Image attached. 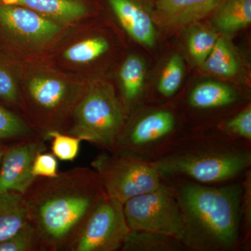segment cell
Masks as SVG:
<instances>
[{
  "mask_svg": "<svg viewBox=\"0 0 251 251\" xmlns=\"http://www.w3.org/2000/svg\"><path fill=\"white\" fill-rule=\"evenodd\" d=\"M0 3L27 8L56 23L74 22L88 13L80 0H0Z\"/></svg>",
  "mask_w": 251,
  "mask_h": 251,
  "instance_id": "cell-14",
  "label": "cell"
},
{
  "mask_svg": "<svg viewBox=\"0 0 251 251\" xmlns=\"http://www.w3.org/2000/svg\"><path fill=\"white\" fill-rule=\"evenodd\" d=\"M5 150H6V149H0V166H1V159H2L3 155H4Z\"/></svg>",
  "mask_w": 251,
  "mask_h": 251,
  "instance_id": "cell-30",
  "label": "cell"
},
{
  "mask_svg": "<svg viewBox=\"0 0 251 251\" xmlns=\"http://www.w3.org/2000/svg\"><path fill=\"white\" fill-rule=\"evenodd\" d=\"M58 173V162L52 153L44 151L36 155L31 168L34 177H55Z\"/></svg>",
  "mask_w": 251,
  "mask_h": 251,
  "instance_id": "cell-29",
  "label": "cell"
},
{
  "mask_svg": "<svg viewBox=\"0 0 251 251\" xmlns=\"http://www.w3.org/2000/svg\"><path fill=\"white\" fill-rule=\"evenodd\" d=\"M60 30L56 22L32 10L0 3V34L5 37L41 43L52 39Z\"/></svg>",
  "mask_w": 251,
  "mask_h": 251,
  "instance_id": "cell-10",
  "label": "cell"
},
{
  "mask_svg": "<svg viewBox=\"0 0 251 251\" xmlns=\"http://www.w3.org/2000/svg\"><path fill=\"white\" fill-rule=\"evenodd\" d=\"M130 231L123 204L105 196L90 213L68 251H120Z\"/></svg>",
  "mask_w": 251,
  "mask_h": 251,
  "instance_id": "cell-8",
  "label": "cell"
},
{
  "mask_svg": "<svg viewBox=\"0 0 251 251\" xmlns=\"http://www.w3.org/2000/svg\"><path fill=\"white\" fill-rule=\"evenodd\" d=\"M46 142L39 137L6 149L0 166V193H25L35 179L31 174L33 162L38 153L47 151Z\"/></svg>",
  "mask_w": 251,
  "mask_h": 251,
  "instance_id": "cell-9",
  "label": "cell"
},
{
  "mask_svg": "<svg viewBox=\"0 0 251 251\" xmlns=\"http://www.w3.org/2000/svg\"><path fill=\"white\" fill-rule=\"evenodd\" d=\"M19 97L14 73L6 62L0 58V100L16 104L19 102Z\"/></svg>",
  "mask_w": 251,
  "mask_h": 251,
  "instance_id": "cell-28",
  "label": "cell"
},
{
  "mask_svg": "<svg viewBox=\"0 0 251 251\" xmlns=\"http://www.w3.org/2000/svg\"><path fill=\"white\" fill-rule=\"evenodd\" d=\"M204 70L222 77H232L237 74L239 64L227 41L218 38L214 49L202 64Z\"/></svg>",
  "mask_w": 251,
  "mask_h": 251,
  "instance_id": "cell-20",
  "label": "cell"
},
{
  "mask_svg": "<svg viewBox=\"0 0 251 251\" xmlns=\"http://www.w3.org/2000/svg\"><path fill=\"white\" fill-rule=\"evenodd\" d=\"M123 209L130 230L167 234L181 240L182 215L173 188L165 181L156 190L130 198Z\"/></svg>",
  "mask_w": 251,
  "mask_h": 251,
  "instance_id": "cell-7",
  "label": "cell"
},
{
  "mask_svg": "<svg viewBox=\"0 0 251 251\" xmlns=\"http://www.w3.org/2000/svg\"><path fill=\"white\" fill-rule=\"evenodd\" d=\"M127 117L111 86L97 82L82 94L64 133L113 152L117 135Z\"/></svg>",
  "mask_w": 251,
  "mask_h": 251,
  "instance_id": "cell-4",
  "label": "cell"
},
{
  "mask_svg": "<svg viewBox=\"0 0 251 251\" xmlns=\"http://www.w3.org/2000/svg\"><path fill=\"white\" fill-rule=\"evenodd\" d=\"M120 251H187L178 238L140 230H130Z\"/></svg>",
  "mask_w": 251,
  "mask_h": 251,
  "instance_id": "cell-18",
  "label": "cell"
},
{
  "mask_svg": "<svg viewBox=\"0 0 251 251\" xmlns=\"http://www.w3.org/2000/svg\"><path fill=\"white\" fill-rule=\"evenodd\" d=\"M214 12L217 27L226 33H234L251 23V0H221Z\"/></svg>",
  "mask_w": 251,
  "mask_h": 251,
  "instance_id": "cell-16",
  "label": "cell"
},
{
  "mask_svg": "<svg viewBox=\"0 0 251 251\" xmlns=\"http://www.w3.org/2000/svg\"><path fill=\"white\" fill-rule=\"evenodd\" d=\"M204 133L251 142V103H248L237 113L220 123L214 131H204Z\"/></svg>",
  "mask_w": 251,
  "mask_h": 251,
  "instance_id": "cell-21",
  "label": "cell"
},
{
  "mask_svg": "<svg viewBox=\"0 0 251 251\" xmlns=\"http://www.w3.org/2000/svg\"><path fill=\"white\" fill-rule=\"evenodd\" d=\"M239 100V94L230 86L206 81L198 84L190 92L186 103L192 110L209 112L231 108Z\"/></svg>",
  "mask_w": 251,
  "mask_h": 251,
  "instance_id": "cell-13",
  "label": "cell"
},
{
  "mask_svg": "<svg viewBox=\"0 0 251 251\" xmlns=\"http://www.w3.org/2000/svg\"><path fill=\"white\" fill-rule=\"evenodd\" d=\"M173 188L184 221L181 242L187 251H241L242 183L201 184L163 181Z\"/></svg>",
  "mask_w": 251,
  "mask_h": 251,
  "instance_id": "cell-2",
  "label": "cell"
},
{
  "mask_svg": "<svg viewBox=\"0 0 251 251\" xmlns=\"http://www.w3.org/2000/svg\"><path fill=\"white\" fill-rule=\"evenodd\" d=\"M151 162L163 181L227 184L240 181L251 169V142L191 132Z\"/></svg>",
  "mask_w": 251,
  "mask_h": 251,
  "instance_id": "cell-3",
  "label": "cell"
},
{
  "mask_svg": "<svg viewBox=\"0 0 251 251\" xmlns=\"http://www.w3.org/2000/svg\"><path fill=\"white\" fill-rule=\"evenodd\" d=\"M242 199L241 205V250L249 251L251 243V169L242 179Z\"/></svg>",
  "mask_w": 251,
  "mask_h": 251,
  "instance_id": "cell-26",
  "label": "cell"
},
{
  "mask_svg": "<svg viewBox=\"0 0 251 251\" xmlns=\"http://www.w3.org/2000/svg\"><path fill=\"white\" fill-rule=\"evenodd\" d=\"M28 221L27 208L21 193H0V242L7 239Z\"/></svg>",
  "mask_w": 251,
  "mask_h": 251,
  "instance_id": "cell-15",
  "label": "cell"
},
{
  "mask_svg": "<svg viewBox=\"0 0 251 251\" xmlns=\"http://www.w3.org/2000/svg\"><path fill=\"white\" fill-rule=\"evenodd\" d=\"M23 196L41 251H68L107 195L93 168L76 167L55 177H36Z\"/></svg>",
  "mask_w": 251,
  "mask_h": 251,
  "instance_id": "cell-1",
  "label": "cell"
},
{
  "mask_svg": "<svg viewBox=\"0 0 251 251\" xmlns=\"http://www.w3.org/2000/svg\"><path fill=\"white\" fill-rule=\"evenodd\" d=\"M184 62L181 57L175 54L169 59L162 72L158 83V93L163 98L171 99L177 93L184 76Z\"/></svg>",
  "mask_w": 251,
  "mask_h": 251,
  "instance_id": "cell-23",
  "label": "cell"
},
{
  "mask_svg": "<svg viewBox=\"0 0 251 251\" xmlns=\"http://www.w3.org/2000/svg\"><path fill=\"white\" fill-rule=\"evenodd\" d=\"M46 139L52 140L51 150L52 154L63 161H74L75 159L82 141L77 137L57 130L50 132Z\"/></svg>",
  "mask_w": 251,
  "mask_h": 251,
  "instance_id": "cell-24",
  "label": "cell"
},
{
  "mask_svg": "<svg viewBox=\"0 0 251 251\" xmlns=\"http://www.w3.org/2000/svg\"><path fill=\"white\" fill-rule=\"evenodd\" d=\"M108 49V42L103 38H90L68 48L64 57L71 62L86 64L99 58Z\"/></svg>",
  "mask_w": 251,
  "mask_h": 251,
  "instance_id": "cell-22",
  "label": "cell"
},
{
  "mask_svg": "<svg viewBox=\"0 0 251 251\" xmlns=\"http://www.w3.org/2000/svg\"><path fill=\"white\" fill-rule=\"evenodd\" d=\"M0 251H42L34 229L27 221L11 237L0 242Z\"/></svg>",
  "mask_w": 251,
  "mask_h": 251,
  "instance_id": "cell-27",
  "label": "cell"
},
{
  "mask_svg": "<svg viewBox=\"0 0 251 251\" xmlns=\"http://www.w3.org/2000/svg\"><path fill=\"white\" fill-rule=\"evenodd\" d=\"M39 137L25 120L0 105V149Z\"/></svg>",
  "mask_w": 251,
  "mask_h": 251,
  "instance_id": "cell-19",
  "label": "cell"
},
{
  "mask_svg": "<svg viewBox=\"0 0 251 251\" xmlns=\"http://www.w3.org/2000/svg\"><path fill=\"white\" fill-rule=\"evenodd\" d=\"M218 37L209 29L201 28L191 33L188 41L189 53L198 65H202L215 46Z\"/></svg>",
  "mask_w": 251,
  "mask_h": 251,
  "instance_id": "cell-25",
  "label": "cell"
},
{
  "mask_svg": "<svg viewBox=\"0 0 251 251\" xmlns=\"http://www.w3.org/2000/svg\"><path fill=\"white\" fill-rule=\"evenodd\" d=\"M145 74V64L138 56H128L122 64L120 73L123 97L122 105L127 115L140 99Z\"/></svg>",
  "mask_w": 251,
  "mask_h": 251,
  "instance_id": "cell-17",
  "label": "cell"
},
{
  "mask_svg": "<svg viewBox=\"0 0 251 251\" xmlns=\"http://www.w3.org/2000/svg\"><path fill=\"white\" fill-rule=\"evenodd\" d=\"M125 31L137 42L147 47H153L156 31L150 6L143 0H108Z\"/></svg>",
  "mask_w": 251,
  "mask_h": 251,
  "instance_id": "cell-12",
  "label": "cell"
},
{
  "mask_svg": "<svg viewBox=\"0 0 251 251\" xmlns=\"http://www.w3.org/2000/svg\"><path fill=\"white\" fill-rule=\"evenodd\" d=\"M189 133L180 129L177 116L169 108L148 110L132 120L127 117L111 153L152 161Z\"/></svg>",
  "mask_w": 251,
  "mask_h": 251,
  "instance_id": "cell-5",
  "label": "cell"
},
{
  "mask_svg": "<svg viewBox=\"0 0 251 251\" xmlns=\"http://www.w3.org/2000/svg\"><path fill=\"white\" fill-rule=\"evenodd\" d=\"M221 0H154L153 20L162 27L177 29L214 12Z\"/></svg>",
  "mask_w": 251,
  "mask_h": 251,
  "instance_id": "cell-11",
  "label": "cell"
},
{
  "mask_svg": "<svg viewBox=\"0 0 251 251\" xmlns=\"http://www.w3.org/2000/svg\"><path fill=\"white\" fill-rule=\"evenodd\" d=\"M91 166L98 173L107 196L122 204L163 183L151 161L129 155L103 151Z\"/></svg>",
  "mask_w": 251,
  "mask_h": 251,
  "instance_id": "cell-6",
  "label": "cell"
}]
</instances>
